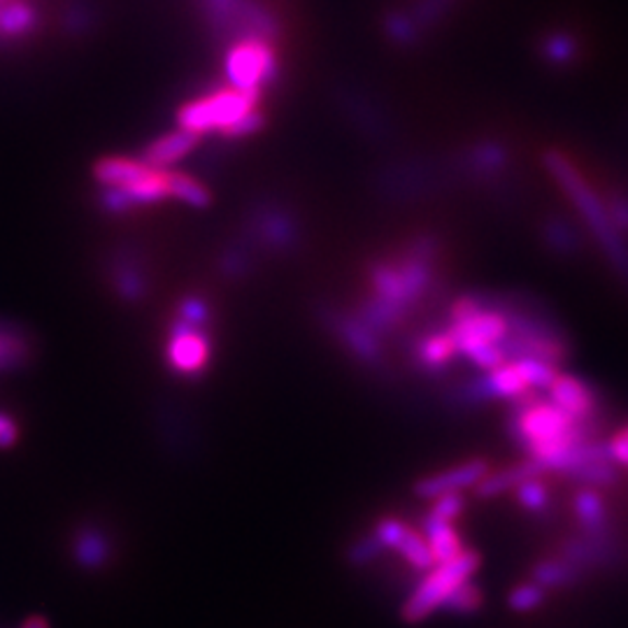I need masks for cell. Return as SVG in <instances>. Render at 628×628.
I'll return each instance as SVG.
<instances>
[{"mask_svg":"<svg viewBox=\"0 0 628 628\" xmlns=\"http://www.w3.org/2000/svg\"><path fill=\"white\" fill-rule=\"evenodd\" d=\"M510 436L526 452V459H543L561 447L594 438V424H578L535 393L512 401Z\"/></svg>","mask_w":628,"mask_h":628,"instance_id":"obj_1","label":"cell"},{"mask_svg":"<svg viewBox=\"0 0 628 628\" xmlns=\"http://www.w3.org/2000/svg\"><path fill=\"white\" fill-rule=\"evenodd\" d=\"M226 86L263 100V94L280 78L277 45L265 38H238L224 57Z\"/></svg>","mask_w":628,"mask_h":628,"instance_id":"obj_2","label":"cell"},{"mask_svg":"<svg viewBox=\"0 0 628 628\" xmlns=\"http://www.w3.org/2000/svg\"><path fill=\"white\" fill-rule=\"evenodd\" d=\"M477 568H479V554L475 549H463L454 556V559L436 564L403 603L401 609L403 621L419 624L434 613H438L442 601L450 596L457 586L473 580Z\"/></svg>","mask_w":628,"mask_h":628,"instance_id":"obj_3","label":"cell"},{"mask_svg":"<svg viewBox=\"0 0 628 628\" xmlns=\"http://www.w3.org/2000/svg\"><path fill=\"white\" fill-rule=\"evenodd\" d=\"M210 28L224 40L265 38L277 40L282 24L261 0H201Z\"/></svg>","mask_w":628,"mask_h":628,"instance_id":"obj_4","label":"cell"},{"mask_svg":"<svg viewBox=\"0 0 628 628\" xmlns=\"http://www.w3.org/2000/svg\"><path fill=\"white\" fill-rule=\"evenodd\" d=\"M261 103L263 100L240 94L230 86L214 88V92L203 94L179 107L177 129H185L201 138L208 133L222 135L230 123H236L247 112L257 110V107H261Z\"/></svg>","mask_w":628,"mask_h":628,"instance_id":"obj_5","label":"cell"},{"mask_svg":"<svg viewBox=\"0 0 628 628\" xmlns=\"http://www.w3.org/2000/svg\"><path fill=\"white\" fill-rule=\"evenodd\" d=\"M166 362L173 372L182 377H199L212 362L210 329L191 327L182 319H173L166 343Z\"/></svg>","mask_w":628,"mask_h":628,"instance_id":"obj_6","label":"cell"},{"mask_svg":"<svg viewBox=\"0 0 628 628\" xmlns=\"http://www.w3.org/2000/svg\"><path fill=\"white\" fill-rule=\"evenodd\" d=\"M561 559L578 566L582 572L591 570H605L613 568L619 561V543L613 529L586 533L580 531L578 535H570L559 549Z\"/></svg>","mask_w":628,"mask_h":628,"instance_id":"obj_7","label":"cell"},{"mask_svg":"<svg viewBox=\"0 0 628 628\" xmlns=\"http://www.w3.org/2000/svg\"><path fill=\"white\" fill-rule=\"evenodd\" d=\"M491 471L487 459H471L463 461L452 469H445L440 473H430L415 482V496L422 500H436L447 494H463L475 489L477 484Z\"/></svg>","mask_w":628,"mask_h":628,"instance_id":"obj_8","label":"cell"},{"mask_svg":"<svg viewBox=\"0 0 628 628\" xmlns=\"http://www.w3.org/2000/svg\"><path fill=\"white\" fill-rule=\"evenodd\" d=\"M547 401L561 410L566 417L578 424H594L599 415V393L591 389L580 377L556 375V380L547 389Z\"/></svg>","mask_w":628,"mask_h":628,"instance_id":"obj_9","label":"cell"},{"mask_svg":"<svg viewBox=\"0 0 628 628\" xmlns=\"http://www.w3.org/2000/svg\"><path fill=\"white\" fill-rule=\"evenodd\" d=\"M331 331L343 340V345L349 349V354L362 362L368 368H380L382 366V343L380 335H377L362 317L352 315H331L329 317Z\"/></svg>","mask_w":628,"mask_h":628,"instance_id":"obj_10","label":"cell"},{"mask_svg":"<svg viewBox=\"0 0 628 628\" xmlns=\"http://www.w3.org/2000/svg\"><path fill=\"white\" fill-rule=\"evenodd\" d=\"M251 236L263 249L289 251L298 242L300 233L289 210L280 205H261L254 210V220H251Z\"/></svg>","mask_w":628,"mask_h":628,"instance_id":"obj_11","label":"cell"},{"mask_svg":"<svg viewBox=\"0 0 628 628\" xmlns=\"http://www.w3.org/2000/svg\"><path fill=\"white\" fill-rule=\"evenodd\" d=\"M199 142H201V135H193L185 129H173L164 135L154 138L150 145L142 150L140 158L145 161L150 168L173 170L175 164H179V161H185L187 156H191L195 152Z\"/></svg>","mask_w":628,"mask_h":628,"instance_id":"obj_12","label":"cell"},{"mask_svg":"<svg viewBox=\"0 0 628 628\" xmlns=\"http://www.w3.org/2000/svg\"><path fill=\"white\" fill-rule=\"evenodd\" d=\"M154 168H150L140 156H103L94 164V179L107 189V187H129L133 182H140L142 177H147Z\"/></svg>","mask_w":628,"mask_h":628,"instance_id":"obj_13","label":"cell"},{"mask_svg":"<svg viewBox=\"0 0 628 628\" xmlns=\"http://www.w3.org/2000/svg\"><path fill=\"white\" fill-rule=\"evenodd\" d=\"M40 28V10L31 0H5L0 5V43H20Z\"/></svg>","mask_w":628,"mask_h":628,"instance_id":"obj_14","label":"cell"},{"mask_svg":"<svg viewBox=\"0 0 628 628\" xmlns=\"http://www.w3.org/2000/svg\"><path fill=\"white\" fill-rule=\"evenodd\" d=\"M531 477H543V473L531 459H524L522 463L508 465V469L489 471L473 491L479 500H491V498L514 491L519 484H522L524 479H531Z\"/></svg>","mask_w":628,"mask_h":628,"instance_id":"obj_15","label":"cell"},{"mask_svg":"<svg viewBox=\"0 0 628 628\" xmlns=\"http://www.w3.org/2000/svg\"><path fill=\"white\" fill-rule=\"evenodd\" d=\"M422 535H424V541L428 543L430 552H434L436 564L450 561L459 552L465 549L454 522H445V519L430 514V512L424 517V522H422Z\"/></svg>","mask_w":628,"mask_h":628,"instance_id":"obj_16","label":"cell"},{"mask_svg":"<svg viewBox=\"0 0 628 628\" xmlns=\"http://www.w3.org/2000/svg\"><path fill=\"white\" fill-rule=\"evenodd\" d=\"M457 358V349L452 337L447 331H436L419 340V345L415 349V362L422 370L426 372H440L447 370Z\"/></svg>","mask_w":628,"mask_h":628,"instance_id":"obj_17","label":"cell"},{"mask_svg":"<svg viewBox=\"0 0 628 628\" xmlns=\"http://www.w3.org/2000/svg\"><path fill=\"white\" fill-rule=\"evenodd\" d=\"M586 572H582L578 566L568 564L561 556H552V559H541L531 568V580L541 584L545 591L554 589H568L576 586L584 580Z\"/></svg>","mask_w":628,"mask_h":628,"instance_id":"obj_18","label":"cell"},{"mask_svg":"<svg viewBox=\"0 0 628 628\" xmlns=\"http://www.w3.org/2000/svg\"><path fill=\"white\" fill-rule=\"evenodd\" d=\"M110 275H112L117 294L123 300L140 303L142 298L147 296V275L140 268L138 259L117 257L112 268H110Z\"/></svg>","mask_w":628,"mask_h":628,"instance_id":"obj_19","label":"cell"},{"mask_svg":"<svg viewBox=\"0 0 628 628\" xmlns=\"http://www.w3.org/2000/svg\"><path fill=\"white\" fill-rule=\"evenodd\" d=\"M572 512H576L580 531L594 533L609 529V510L605 498L594 489H580L572 498Z\"/></svg>","mask_w":628,"mask_h":628,"instance_id":"obj_20","label":"cell"},{"mask_svg":"<svg viewBox=\"0 0 628 628\" xmlns=\"http://www.w3.org/2000/svg\"><path fill=\"white\" fill-rule=\"evenodd\" d=\"M168 195L170 201L182 203L193 210H205L212 205V191L201 182V179L179 170L168 173Z\"/></svg>","mask_w":628,"mask_h":628,"instance_id":"obj_21","label":"cell"},{"mask_svg":"<svg viewBox=\"0 0 628 628\" xmlns=\"http://www.w3.org/2000/svg\"><path fill=\"white\" fill-rule=\"evenodd\" d=\"M73 552H75V559L80 561V566L96 570L107 559H110L112 547H110V541H107V535L100 529L86 526L84 531L78 533Z\"/></svg>","mask_w":628,"mask_h":628,"instance_id":"obj_22","label":"cell"},{"mask_svg":"<svg viewBox=\"0 0 628 628\" xmlns=\"http://www.w3.org/2000/svg\"><path fill=\"white\" fill-rule=\"evenodd\" d=\"M391 552H396L407 566H412L419 572H428L430 568L436 566L434 552H430L428 543L424 541V535L417 529H412L407 524H405V529H403V533L399 537V543L393 545Z\"/></svg>","mask_w":628,"mask_h":628,"instance_id":"obj_23","label":"cell"},{"mask_svg":"<svg viewBox=\"0 0 628 628\" xmlns=\"http://www.w3.org/2000/svg\"><path fill=\"white\" fill-rule=\"evenodd\" d=\"M28 356H31V343L26 333L0 324V375L26 366Z\"/></svg>","mask_w":628,"mask_h":628,"instance_id":"obj_24","label":"cell"},{"mask_svg":"<svg viewBox=\"0 0 628 628\" xmlns=\"http://www.w3.org/2000/svg\"><path fill=\"white\" fill-rule=\"evenodd\" d=\"M576 484H582V489H607L619 482V469L613 461H591L580 465V469L568 475Z\"/></svg>","mask_w":628,"mask_h":628,"instance_id":"obj_25","label":"cell"},{"mask_svg":"<svg viewBox=\"0 0 628 628\" xmlns=\"http://www.w3.org/2000/svg\"><path fill=\"white\" fill-rule=\"evenodd\" d=\"M482 605H484L482 589L473 580H469V582H463L461 586H457L452 594L442 601V605L438 607V613L469 617V615L479 613Z\"/></svg>","mask_w":628,"mask_h":628,"instance_id":"obj_26","label":"cell"},{"mask_svg":"<svg viewBox=\"0 0 628 628\" xmlns=\"http://www.w3.org/2000/svg\"><path fill=\"white\" fill-rule=\"evenodd\" d=\"M547 594L541 584H535L533 580L517 584L508 594V607L517 615H531L535 609H541L547 603Z\"/></svg>","mask_w":628,"mask_h":628,"instance_id":"obj_27","label":"cell"},{"mask_svg":"<svg viewBox=\"0 0 628 628\" xmlns=\"http://www.w3.org/2000/svg\"><path fill=\"white\" fill-rule=\"evenodd\" d=\"M384 554H387V547L377 541L375 533L370 531L362 537H356V541L347 547L345 559L352 568H366V566H372L375 561H380Z\"/></svg>","mask_w":628,"mask_h":628,"instance_id":"obj_28","label":"cell"},{"mask_svg":"<svg viewBox=\"0 0 628 628\" xmlns=\"http://www.w3.org/2000/svg\"><path fill=\"white\" fill-rule=\"evenodd\" d=\"M514 498L526 512L541 514L549 506V489L543 477H531V479H524L514 489Z\"/></svg>","mask_w":628,"mask_h":628,"instance_id":"obj_29","label":"cell"},{"mask_svg":"<svg viewBox=\"0 0 628 628\" xmlns=\"http://www.w3.org/2000/svg\"><path fill=\"white\" fill-rule=\"evenodd\" d=\"M175 317L187 321V324H191V327L210 329V319H212L210 303L203 296H199V294H189V296H185L182 300H179Z\"/></svg>","mask_w":628,"mask_h":628,"instance_id":"obj_30","label":"cell"},{"mask_svg":"<svg viewBox=\"0 0 628 628\" xmlns=\"http://www.w3.org/2000/svg\"><path fill=\"white\" fill-rule=\"evenodd\" d=\"M545 238L549 240V247L561 251V254H576V251L580 249L578 233H572L566 222H549Z\"/></svg>","mask_w":628,"mask_h":628,"instance_id":"obj_31","label":"cell"},{"mask_svg":"<svg viewBox=\"0 0 628 628\" xmlns=\"http://www.w3.org/2000/svg\"><path fill=\"white\" fill-rule=\"evenodd\" d=\"M263 126H265V115H263L261 107H257V110L247 112L236 123H230L228 129L222 133V138H226V140H247L251 135H257L259 131H263Z\"/></svg>","mask_w":628,"mask_h":628,"instance_id":"obj_32","label":"cell"},{"mask_svg":"<svg viewBox=\"0 0 628 628\" xmlns=\"http://www.w3.org/2000/svg\"><path fill=\"white\" fill-rule=\"evenodd\" d=\"M463 510H465L463 494H447V496L430 500L428 512L445 519V522H457V519L463 514Z\"/></svg>","mask_w":628,"mask_h":628,"instance_id":"obj_33","label":"cell"},{"mask_svg":"<svg viewBox=\"0 0 628 628\" xmlns=\"http://www.w3.org/2000/svg\"><path fill=\"white\" fill-rule=\"evenodd\" d=\"M20 440V424L10 412L0 410V450H10Z\"/></svg>","mask_w":628,"mask_h":628,"instance_id":"obj_34","label":"cell"},{"mask_svg":"<svg viewBox=\"0 0 628 628\" xmlns=\"http://www.w3.org/2000/svg\"><path fill=\"white\" fill-rule=\"evenodd\" d=\"M545 51L549 54L552 61L564 63V61H568L572 57V51H576V45H572L570 38H566V35H552Z\"/></svg>","mask_w":628,"mask_h":628,"instance_id":"obj_35","label":"cell"},{"mask_svg":"<svg viewBox=\"0 0 628 628\" xmlns=\"http://www.w3.org/2000/svg\"><path fill=\"white\" fill-rule=\"evenodd\" d=\"M22 628H49V624L43 617H31L28 621H24Z\"/></svg>","mask_w":628,"mask_h":628,"instance_id":"obj_36","label":"cell"},{"mask_svg":"<svg viewBox=\"0 0 628 628\" xmlns=\"http://www.w3.org/2000/svg\"><path fill=\"white\" fill-rule=\"evenodd\" d=\"M621 434H624V438H626V442H628V426L621 430Z\"/></svg>","mask_w":628,"mask_h":628,"instance_id":"obj_37","label":"cell"}]
</instances>
